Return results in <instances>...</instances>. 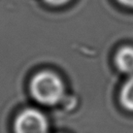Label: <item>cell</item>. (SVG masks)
Instances as JSON below:
<instances>
[{"mask_svg":"<svg viewBox=\"0 0 133 133\" xmlns=\"http://www.w3.org/2000/svg\"><path fill=\"white\" fill-rule=\"evenodd\" d=\"M118 2H121L127 7H133V0H118Z\"/></svg>","mask_w":133,"mask_h":133,"instance_id":"6","label":"cell"},{"mask_svg":"<svg viewBox=\"0 0 133 133\" xmlns=\"http://www.w3.org/2000/svg\"><path fill=\"white\" fill-rule=\"evenodd\" d=\"M48 3L52 4V5H61V4L66 3L69 0H46Z\"/></svg>","mask_w":133,"mask_h":133,"instance_id":"5","label":"cell"},{"mask_svg":"<svg viewBox=\"0 0 133 133\" xmlns=\"http://www.w3.org/2000/svg\"><path fill=\"white\" fill-rule=\"evenodd\" d=\"M16 133H48V123L44 115L35 109H26L18 116Z\"/></svg>","mask_w":133,"mask_h":133,"instance_id":"2","label":"cell"},{"mask_svg":"<svg viewBox=\"0 0 133 133\" xmlns=\"http://www.w3.org/2000/svg\"><path fill=\"white\" fill-rule=\"evenodd\" d=\"M121 101L123 107L129 111H133V76L130 77L122 87Z\"/></svg>","mask_w":133,"mask_h":133,"instance_id":"4","label":"cell"},{"mask_svg":"<svg viewBox=\"0 0 133 133\" xmlns=\"http://www.w3.org/2000/svg\"><path fill=\"white\" fill-rule=\"evenodd\" d=\"M116 65L123 73H133V48L123 47L116 56Z\"/></svg>","mask_w":133,"mask_h":133,"instance_id":"3","label":"cell"},{"mask_svg":"<svg viewBox=\"0 0 133 133\" xmlns=\"http://www.w3.org/2000/svg\"><path fill=\"white\" fill-rule=\"evenodd\" d=\"M30 90L35 99L42 104L52 105L57 103L63 95L61 80L52 72H41L31 81Z\"/></svg>","mask_w":133,"mask_h":133,"instance_id":"1","label":"cell"}]
</instances>
